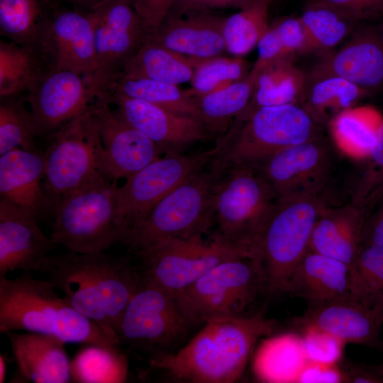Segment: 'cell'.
I'll list each match as a JSON object with an SVG mask.
<instances>
[{
    "label": "cell",
    "instance_id": "6da1fadb",
    "mask_svg": "<svg viewBox=\"0 0 383 383\" xmlns=\"http://www.w3.org/2000/svg\"><path fill=\"white\" fill-rule=\"evenodd\" d=\"M275 327L264 311L209 319L184 346L150 359V365L177 382H234L242 376L257 340Z\"/></svg>",
    "mask_w": 383,
    "mask_h": 383
},
{
    "label": "cell",
    "instance_id": "7a4b0ae2",
    "mask_svg": "<svg viewBox=\"0 0 383 383\" xmlns=\"http://www.w3.org/2000/svg\"><path fill=\"white\" fill-rule=\"evenodd\" d=\"M39 272L77 311L119 340L122 316L140 277L128 259L105 251L49 255Z\"/></svg>",
    "mask_w": 383,
    "mask_h": 383
},
{
    "label": "cell",
    "instance_id": "3957f363",
    "mask_svg": "<svg viewBox=\"0 0 383 383\" xmlns=\"http://www.w3.org/2000/svg\"><path fill=\"white\" fill-rule=\"evenodd\" d=\"M48 279L0 278V331H29L65 343L119 348L120 340L77 311Z\"/></svg>",
    "mask_w": 383,
    "mask_h": 383
},
{
    "label": "cell",
    "instance_id": "277c9868",
    "mask_svg": "<svg viewBox=\"0 0 383 383\" xmlns=\"http://www.w3.org/2000/svg\"><path fill=\"white\" fill-rule=\"evenodd\" d=\"M227 166L220 152L129 229L121 244L135 252L167 239L209 233L214 190Z\"/></svg>",
    "mask_w": 383,
    "mask_h": 383
},
{
    "label": "cell",
    "instance_id": "5b68a950",
    "mask_svg": "<svg viewBox=\"0 0 383 383\" xmlns=\"http://www.w3.org/2000/svg\"><path fill=\"white\" fill-rule=\"evenodd\" d=\"M277 200L257 167L228 165L213 193L210 236L256 253Z\"/></svg>",
    "mask_w": 383,
    "mask_h": 383
},
{
    "label": "cell",
    "instance_id": "8992f818",
    "mask_svg": "<svg viewBox=\"0 0 383 383\" xmlns=\"http://www.w3.org/2000/svg\"><path fill=\"white\" fill-rule=\"evenodd\" d=\"M117 180L103 177L64 195L54 204L50 238L73 253L104 252L121 243Z\"/></svg>",
    "mask_w": 383,
    "mask_h": 383
},
{
    "label": "cell",
    "instance_id": "52a82bcc",
    "mask_svg": "<svg viewBox=\"0 0 383 383\" xmlns=\"http://www.w3.org/2000/svg\"><path fill=\"white\" fill-rule=\"evenodd\" d=\"M318 128L299 104L264 106L238 116L218 141L228 165L257 167L279 150L320 137Z\"/></svg>",
    "mask_w": 383,
    "mask_h": 383
},
{
    "label": "cell",
    "instance_id": "ba28073f",
    "mask_svg": "<svg viewBox=\"0 0 383 383\" xmlns=\"http://www.w3.org/2000/svg\"><path fill=\"white\" fill-rule=\"evenodd\" d=\"M324 191L277 199L257 247L266 292H284L293 270L309 250L314 226L328 207Z\"/></svg>",
    "mask_w": 383,
    "mask_h": 383
},
{
    "label": "cell",
    "instance_id": "9c48e42d",
    "mask_svg": "<svg viewBox=\"0 0 383 383\" xmlns=\"http://www.w3.org/2000/svg\"><path fill=\"white\" fill-rule=\"evenodd\" d=\"M264 292L260 257L250 253L217 264L175 297L184 313L199 325L212 318L243 316Z\"/></svg>",
    "mask_w": 383,
    "mask_h": 383
},
{
    "label": "cell",
    "instance_id": "30bf717a",
    "mask_svg": "<svg viewBox=\"0 0 383 383\" xmlns=\"http://www.w3.org/2000/svg\"><path fill=\"white\" fill-rule=\"evenodd\" d=\"M93 104L48 138L49 145L43 152V187L53 204L76 189L109 178Z\"/></svg>",
    "mask_w": 383,
    "mask_h": 383
},
{
    "label": "cell",
    "instance_id": "8fae6325",
    "mask_svg": "<svg viewBox=\"0 0 383 383\" xmlns=\"http://www.w3.org/2000/svg\"><path fill=\"white\" fill-rule=\"evenodd\" d=\"M195 326L175 296L140 276L122 316L118 337L121 344L151 359L174 353Z\"/></svg>",
    "mask_w": 383,
    "mask_h": 383
},
{
    "label": "cell",
    "instance_id": "7c38bea8",
    "mask_svg": "<svg viewBox=\"0 0 383 383\" xmlns=\"http://www.w3.org/2000/svg\"><path fill=\"white\" fill-rule=\"evenodd\" d=\"M134 253L141 277L176 296L217 264L252 252L215 236L206 241L200 234L167 239Z\"/></svg>",
    "mask_w": 383,
    "mask_h": 383
},
{
    "label": "cell",
    "instance_id": "4fadbf2b",
    "mask_svg": "<svg viewBox=\"0 0 383 383\" xmlns=\"http://www.w3.org/2000/svg\"><path fill=\"white\" fill-rule=\"evenodd\" d=\"M221 150L218 142L214 148L204 152L188 155L167 152L126 178L116 189L118 218L126 234L169 193L211 162Z\"/></svg>",
    "mask_w": 383,
    "mask_h": 383
},
{
    "label": "cell",
    "instance_id": "5bb4252c",
    "mask_svg": "<svg viewBox=\"0 0 383 383\" xmlns=\"http://www.w3.org/2000/svg\"><path fill=\"white\" fill-rule=\"evenodd\" d=\"M88 12L93 26L97 92L101 84L122 72L149 33L130 0H109Z\"/></svg>",
    "mask_w": 383,
    "mask_h": 383
},
{
    "label": "cell",
    "instance_id": "9a60e30c",
    "mask_svg": "<svg viewBox=\"0 0 383 383\" xmlns=\"http://www.w3.org/2000/svg\"><path fill=\"white\" fill-rule=\"evenodd\" d=\"M97 99L91 79L67 70H46L27 91L38 137L48 138Z\"/></svg>",
    "mask_w": 383,
    "mask_h": 383
},
{
    "label": "cell",
    "instance_id": "2e32d148",
    "mask_svg": "<svg viewBox=\"0 0 383 383\" xmlns=\"http://www.w3.org/2000/svg\"><path fill=\"white\" fill-rule=\"evenodd\" d=\"M46 70H67L94 79L96 58L88 11L59 6L35 46Z\"/></svg>",
    "mask_w": 383,
    "mask_h": 383
},
{
    "label": "cell",
    "instance_id": "e0dca14e",
    "mask_svg": "<svg viewBox=\"0 0 383 383\" xmlns=\"http://www.w3.org/2000/svg\"><path fill=\"white\" fill-rule=\"evenodd\" d=\"M331 165V150L320 136L271 155L257 168L278 199L325 190Z\"/></svg>",
    "mask_w": 383,
    "mask_h": 383
},
{
    "label": "cell",
    "instance_id": "ac0fdd59",
    "mask_svg": "<svg viewBox=\"0 0 383 383\" xmlns=\"http://www.w3.org/2000/svg\"><path fill=\"white\" fill-rule=\"evenodd\" d=\"M97 100L115 105L116 112L143 133L165 152H179L204 139L208 133L199 118L178 114L151 103L117 94Z\"/></svg>",
    "mask_w": 383,
    "mask_h": 383
},
{
    "label": "cell",
    "instance_id": "d6986e66",
    "mask_svg": "<svg viewBox=\"0 0 383 383\" xmlns=\"http://www.w3.org/2000/svg\"><path fill=\"white\" fill-rule=\"evenodd\" d=\"M93 113L104 148L110 179H126L162 156L161 149L123 119L110 104L96 100L93 104Z\"/></svg>",
    "mask_w": 383,
    "mask_h": 383
},
{
    "label": "cell",
    "instance_id": "ffe728a7",
    "mask_svg": "<svg viewBox=\"0 0 383 383\" xmlns=\"http://www.w3.org/2000/svg\"><path fill=\"white\" fill-rule=\"evenodd\" d=\"M38 220L0 198V278L15 270L39 272L57 245Z\"/></svg>",
    "mask_w": 383,
    "mask_h": 383
},
{
    "label": "cell",
    "instance_id": "44dd1931",
    "mask_svg": "<svg viewBox=\"0 0 383 383\" xmlns=\"http://www.w3.org/2000/svg\"><path fill=\"white\" fill-rule=\"evenodd\" d=\"M337 76L370 91L383 84V38L371 26L360 27L339 50L325 55L307 74Z\"/></svg>",
    "mask_w": 383,
    "mask_h": 383
},
{
    "label": "cell",
    "instance_id": "7402d4cb",
    "mask_svg": "<svg viewBox=\"0 0 383 383\" xmlns=\"http://www.w3.org/2000/svg\"><path fill=\"white\" fill-rule=\"evenodd\" d=\"M43 178V152L15 148L0 155V198L38 221L52 216L54 210Z\"/></svg>",
    "mask_w": 383,
    "mask_h": 383
},
{
    "label": "cell",
    "instance_id": "603a6c76",
    "mask_svg": "<svg viewBox=\"0 0 383 383\" xmlns=\"http://www.w3.org/2000/svg\"><path fill=\"white\" fill-rule=\"evenodd\" d=\"M300 328L313 327L342 342L381 349L383 320L372 306L352 297L309 306L297 319Z\"/></svg>",
    "mask_w": 383,
    "mask_h": 383
},
{
    "label": "cell",
    "instance_id": "cb8c5ba5",
    "mask_svg": "<svg viewBox=\"0 0 383 383\" xmlns=\"http://www.w3.org/2000/svg\"><path fill=\"white\" fill-rule=\"evenodd\" d=\"M224 19L213 12L167 14L148 40L192 59L221 56L226 51L223 35Z\"/></svg>",
    "mask_w": 383,
    "mask_h": 383
},
{
    "label": "cell",
    "instance_id": "d4e9b609",
    "mask_svg": "<svg viewBox=\"0 0 383 383\" xmlns=\"http://www.w3.org/2000/svg\"><path fill=\"white\" fill-rule=\"evenodd\" d=\"M9 339L20 382L67 383L72 382L71 362L65 343L42 333L9 331Z\"/></svg>",
    "mask_w": 383,
    "mask_h": 383
},
{
    "label": "cell",
    "instance_id": "484cf974",
    "mask_svg": "<svg viewBox=\"0 0 383 383\" xmlns=\"http://www.w3.org/2000/svg\"><path fill=\"white\" fill-rule=\"evenodd\" d=\"M284 292L304 299L309 306L351 297L350 267L309 250L293 270Z\"/></svg>",
    "mask_w": 383,
    "mask_h": 383
},
{
    "label": "cell",
    "instance_id": "4316f807",
    "mask_svg": "<svg viewBox=\"0 0 383 383\" xmlns=\"http://www.w3.org/2000/svg\"><path fill=\"white\" fill-rule=\"evenodd\" d=\"M365 218L364 211L354 204L339 208L326 207L314 226L309 250L350 267L362 246Z\"/></svg>",
    "mask_w": 383,
    "mask_h": 383
},
{
    "label": "cell",
    "instance_id": "83f0119b",
    "mask_svg": "<svg viewBox=\"0 0 383 383\" xmlns=\"http://www.w3.org/2000/svg\"><path fill=\"white\" fill-rule=\"evenodd\" d=\"M292 59L293 56H287L260 68L252 67L257 71L255 87L248 106L241 113L264 106L300 105L306 74L293 64Z\"/></svg>",
    "mask_w": 383,
    "mask_h": 383
},
{
    "label": "cell",
    "instance_id": "f1b7e54d",
    "mask_svg": "<svg viewBox=\"0 0 383 383\" xmlns=\"http://www.w3.org/2000/svg\"><path fill=\"white\" fill-rule=\"evenodd\" d=\"M110 94L143 100L174 113L201 120L194 98L176 84L118 75L99 86L97 99Z\"/></svg>",
    "mask_w": 383,
    "mask_h": 383
},
{
    "label": "cell",
    "instance_id": "f546056e",
    "mask_svg": "<svg viewBox=\"0 0 383 383\" xmlns=\"http://www.w3.org/2000/svg\"><path fill=\"white\" fill-rule=\"evenodd\" d=\"M370 91L343 78L309 77L300 105L318 125L329 123L340 112L354 105Z\"/></svg>",
    "mask_w": 383,
    "mask_h": 383
},
{
    "label": "cell",
    "instance_id": "4dcf8cb0",
    "mask_svg": "<svg viewBox=\"0 0 383 383\" xmlns=\"http://www.w3.org/2000/svg\"><path fill=\"white\" fill-rule=\"evenodd\" d=\"M383 117L372 107H351L328 123L335 144L345 155L367 158L377 140Z\"/></svg>",
    "mask_w": 383,
    "mask_h": 383
},
{
    "label": "cell",
    "instance_id": "1f68e13d",
    "mask_svg": "<svg viewBox=\"0 0 383 383\" xmlns=\"http://www.w3.org/2000/svg\"><path fill=\"white\" fill-rule=\"evenodd\" d=\"M257 76L252 67L248 75L224 88L194 97L207 133L221 134L248 106Z\"/></svg>",
    "mask_w": 383,
    "mask_h": 383
},
{
    "label": "cell",
    "instance_id": "d6a6232c",
    "mask_svg": "<svg viewBox=\"0 0 383 383\" xmlns=\"http://www.w3.org/2000/svg\"><path fill=\"white\" fill-rule=\"evenodd\" d=\"M59 0H0V33L9 40L35 47L60 6Z\"/></svg>",
    "mask_w": 383,
    "mask_h": 383
},
{
    "label": "cell",
    "instance_id": "836d02e7",
    "mask_svg": "<svg viewBox=\"0 0 383 383\" xmlns=\"http://www.w3.org/2000/svg\"><path fill=\"white\" fill-rule=\"evenodd\" d=\"M194 72V65L192 58L176 53L147 39L118 75L126 78H143L179 85L191 82Z\"/></svg>",
    "mask_w": 383,
    "mask_h": 383
},
{
    "label": "cell",
    "instance_id": "e575fe53",
    "mask_svg": "<svg viewBox=\"0 0 383 383\" xmlns=\"http://www.w3.org/2000/svg\"><path fill=\"white\" fill-rule=\"evenodd\" d=\"M254 361L257 377L265 382H296L308 362L301 337L286 334L267 340Z\"/></svg>",
    "mask_w": 383,
    "mask_h": 383
},
{
    "label": "cell",
    "instance_id": "d590c367",
    "mask_svg": "<svg viewBox=\"0 0 383 383\" xmlns=\"http://www.w3.org/2000/svg\"><path fill=\"white\" fill-rule=\"evenodd\" d=\"M45 70L35 47L11 40L0 41L1 98L27 92Z\"/></svg>",
    "mask_w": 383,
    "mask_h": 383
},
{
    "label": "cell",
    "instance_id": "8d00e7d4",
    "mask_svg": "<svg viewBox=\"0 0 383 383\" xmlns=\"http://www.w3.org/2000/svg\"><path fill=\"white\" fill-rule=\"evenodd\" d=\"M128 364L118 348L87 344L71 361L72 381L76 382H124Z\"/></svg>",
    "mask_w": 383,
    "mask_h": 383
},
{
    "label": "cell",
    "instance_id": "74e56055",
    "mask_svg": "<svg viewBox=\"0 0 383 383\" xmlns=\"http://www.w3.org/2000/svg\"><path fill=\"white\" fill-rule=\"evenodd\" d=\"M299 18L314 50L326 54L350 35L358 23L335 9L311 1L304 6Z\"/></svg>",
    "mask_w": 383,
    "mask_h": 383
},
{
    "label": "cell",
    "instance_id": "f35d334b",
    "mask_svg": "<svg viewBox=\"0 0 383 383\" xmlns=\"http://www.w3.org/2000/svg\"><path fill=\"white\" fill-rule=\"evenodd\" d=\"M272 0H257L250 6L225 18L223 35L226 52L242 57L257 45L268 30L269 9Z\"/></svg>",
    "mask_w": 383,
    "mask_h": 383
},
{
    "label": "cell",
    "instance_id": "ab89813d",
    "mask_svg": "<svg viewBox=\"0 0 383 383\" xmlns=\"http://www.w3.org/2000/svg\"><path fill=\"white\" fill-rule=\"evenodd\" d=\"M258 56L253 67L260 68L275 59L314 51L299 17H285L270 24L257 45Z\"/></svg>",
    "mask_w": 383,
    "mask_h": 383
},
{
    "label": "cell",
    "instance_id": "60d3db41",
    "mask_svg": "<svg viewBox=\"0 0 383 383\" xmlns=\"http://www.w3.org/2000/svg\"><path fill=\"white\" fill-rule=\"evenodd\" d=\"M1 98L0 102V155L15 148L38 150V137L33 116L26 107L27 94Z\"/></svg>",
    "mask_w": 383,
    "mask_h": 383
},
{
    "label": "cell",
    "instance_id": "b9f144b4",
    "mask_svg": "<svg viewBox=\"0 0 383 383\" xmlns=\"http://www.w3.org/2000/svg\"><path fill=\"white\" fill-rule=\"evenodd\" d=\"M194 72L192 88L187 89L192 97L203 96L245 78L251 69L241 57L222 55L208 59H192Z\"/></svg>",
    "mask_w": 383,
    "mask_h": 383
},
{
    "label": "cell",
    "instance_id": "7bdbcfd3",
    "mask_svg": "<svg viewBox=\"0 0 383 383\" xmlns=\"http://www.w3.org/2000/svg\"><path fill=\"white\" fill-rule=\"evenodd\" d=\"M351 297L370 306L383 291V245H362L350 265Z\"/></svg>",
    "mask_w": 383,
    "mask_h": 383
},
{
    "label": "cell",
    "instance_id": "ee69618b",
    "mask_svg": "<svg viewBox=\"0 0 383 383\" xmlns=\"http://www.w3.org/2000/svg\"><path fill=\"white\" fill-rule=\"evenodd\" d=\"M302 341L307 358L323 363H338L345 343L335 336L313 327H304Z\"/></svg>",
    "mask_w": 383,
    "mask_h": 383
},
{
    "label": "cell",
    "instance_id": "f6af8a7d",
    "mask_svg": "<svg viewBox=\"0 0 383 383\" xmlns=\"http://www.w3.org/2000/svg\"><path fill=\"white\" fill-rule=\"evenodd\" d=\"M367 159L368 164L353 196V204L360 208L372 192L383 182V120L377 140Z\"/></svg>",
    "mask_w": 383,
    "mask_h": 383
},
{
    "label": "cell",
    "instance_id": "bcb514c9",
    "mask_svg": "<svg viewBox=\"0 0 383 383\" xmlns=\"http://www.w3.org/2000/svg\"><path fill=\"white\" fill-rule=\"evenodd\" d=\"M257 0H173L168 14L187 16L213 12L216 9H244Z\"/></svg>",
    "mask_w": 383,
    "mask_h": 383
},
{
    "label": "cell",
    "instance_id": "7dc6e473",
    "mask_svg": "<svg viewBox=\"0 0 383 383\" xmlns=\"http://www.w3.org/2000/svg\"><path fill=\"white\" fill-rule=\"evenodd\" d=\"M327 5L357 21L383 16V0H309Z\"/></svg>",
    "mask_w": 383,
    "mask_h": 383
},
{
    "label": "cell",
    "instance_id": "c3c4849f",
    "mask_svg": "<svg viewBox=\"0 0 383 383\" xmlns=\"http://www.w3.org/2000/svg\"><path fill=\"white\" fill-rule=\"evenodd\" d=\"M149 34L168 14L173 0H130Z\"/></svg>",
    "mask_w": 383,
    "mask_h": 383
},
{
    "label": "cell",
    "instance_id": "681fc988",
    "mask_svg": "<svg viewBox=\"0 0 383 383\" xmlns=\"http://www.w3.org/2000/svg\"><path fill=\"white\" fill-rule=\"evenodd\" d=\"M338 362L330 364L308 360L296 382H345Z\"/></svg>",
    "mask_w": 383,
    "mask_h": 383
},
{
    "label": "cell",
    "instance_id": "f907efd6",
    "mask_svg": "<svg viewBox=\"0 0 383 383\" xmlns=\"http://www.w3.org/2000/svg\"><path fill=\"white\" fill-rule=\"evenodd\" d=\"M383 245V195L365 213L362 245Z\"/></svg>",
    "mask_w": 383,
    "mask_h": 383
},
{
    "label": "cell",
    "instance_id": "816d5d0a",
    "mask_svg": "<svg viewBox=\"0 0 383 383\" xmlns=\"http://www.w3.org/2000/svg\"><path fill=\"white\" fill-rule=\"evenodd\" d=\"M338 364L343 373L345 382L383 383V368L381 364H356L341 360Z\"/></svg>",
    "mask_w": 383,
    "mask_h": 383
},
{
    "label": "cell",
    "instance_id": "f5cc1de1",
    "mask_svg": "<svg viewBox=\"0 0 383 383\" xmlns=\"http://www.w3.org/2000/svg\"><path fill=\"white\" fill-rule=\"evenodd\" d=\"M71 4L73 7L91 11L109 0H62Z\"/></svg>",
    "mask_w": 383,
    "mask_h": 383
},
{
    "label": "cell",
    "instance_id": "db71d44e",
    "mask_svg": "<svg viewBox=\"0 0 383 383\" xmlns=\"http://www.w3.org/2000/svg\"><path fill=\"white\" fill-rule=\"evenodd\" d=\"M382 195L383 182L372 192L362 205L361 208L365 213Z\"/></svg>",
    "mask_w": 383,
    "mask_h": 383
},
{
    "label": "cell",
    "instance_id": "11a10c76",
    "mask_svg": "<svg viewBox=\"0 0 383 383\" xmlns=\"http://www.w3.org/2000/svg\"><path fill=\"white\" fill-rule=\"evenodd\" d=\"M370 306L377 311L383 320V291L374 297Z\"/></svg>",
    "mask_w": 383,
    "mask_h": 383
},
{
    "label": "cell",
    "instance_id": "9f6ffc18",
    "mask_svg": "<svg viewBox=\"0 0 383 383\" xmlns=\"http://www.w3.org/2000/svg\"><path fill=\"white\" fill-rule=\"evenodd\" d=\"M6 356L1 353L0 355V383H4L5 382L6 376Z\"/></svg>",
    "mask_w": 383,
    "mask_h": 383
},
{
    "label": "cell",
    "instance_id": "6f0895ef",
    "mask_svg": "<svg viewBox=\"0 0 383 383\" xmlns=\"http://www.w3.org/2000/svg\"><path fill=\"white\" fill-rule=\"evenodd\" d=\"M380 350H382L383 351V343H382V345ZM381 365H382V368H383V362L381 363Z\"/></svg>",
    "mask_w": 383,
    "mask_h": 383
},
{
    "label": "cell",
    "instance_id": "680465c9",
    "mask_svg": "<svg viewBox=\"0 0 383 383\" xmlns=\"http://www.w3.org/2000/svg\"><path fill=\"white\" fill-rule=\"evenodd\" d=\"M381 33H382V38H383V26H382V28L381 29Z\"/></svg>",
    "mask_w": 383,
    "mask_h": 383
}]
</instances>
